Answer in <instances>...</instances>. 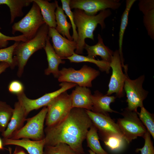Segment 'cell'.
I'll return each mask as SVG.
<instances>
[{
	"instance_id": "obj_19",
	"label": "cell",
	"mask_w": 154,
	"mask_h": 154,
	"mask_svg": "<svg viewBox=\"0 0 154 154\" xmlns=\"http://www.w3.org/2000/svg\"><path fill=\"white\" fill-rule=\"evenodd\" d=\"M44 49L46 55L48 63V68L44 70V74L47 75L52 74L54 78H58L60 73L59 66L60 64H64L65 61L56 53L51 44L48 36Z\"/></svg>"
},
{
	"instance_id": "obj_13",
	"label": "cell",
	"mask_w": 154,
	"mask_h": 154,
	"mask_svg": "<svg viewBox=\"0 0 154 154\" xmlns=\"http://www.w3.org/2000/svg\"><path fill=\"white\" fill-rule=\"evenodd\" d=\"M48 36L52 38V46L55 52L62 59L70 57L75 53L77 42L63 37L55 28L49 27Z\"/></svg>"
},
{
	"instance_id": "obj_18",
	"label": "cell",
	"mask_w": 154,
	"mask_h": 154,
	"mask_svg": "<svg viewBox=\"0 0 154 154\" xmlns=\"http://www.w3.org/2000/svg\"><path fill=\"white\" fill-rule=\"evenodd\" d=\"M70 94L72 108L92 110V104L91 97L92 94L89 88L77 85Z\"/></svg>"
},
{
	"instance_id": "obj_7",
	"label": "cell",
	"mask_w": 154,
	"mask_h": 154,
	"mask_svg": "<svg viewBox=\"0 0 154 154\" xmlns=\"http://www.w3.org/2000/svg\"><path fill=\"white\" fill-rule=\"evenodd\" d=\"M100 71L86 65L79 70L63 68L60 70L58 80L60 82L74 83L87 88L92 86V82L100 74Z\"/></svg>"
},
{
	"instance_id": "obj_23",
	"label": "cell",
	"mask_w": 154,
	"mask_h": 154,
	"mask_svg": "<svg viewBox=\"0 0 154 154\" xmlns=\"http://www.w3.org/2000/svg\"><path fill=\"white\" fill-rule=\"evenodd\" d=\"M55 14L56 23L55 29L56 30L64 37H66L70 40H73L70 33L72 25L67 21V16L65 14L64 11L62 8L59 6L58 4L57 5Z\"/></svg>"
},
{
	"instance_id": "obj_38",
	"label": "cell",
	"mask_w": 154,
	"mask_h": 154,
	"mask_svg": "<svg viewBox=\"0 0 154 154\" xmlns=\"http://www.w3.org/2000/svg\"><path fill=\"white\" fill-rule=\"evenodd\" d=\"M13 154H26L24 151L22 150H15Z\"/></svg>"
},
{
	"instance_id": "obj_15",
	"label": "cell",
	"mask_w": 154,
	"mask_h": 154,
	"mask_svg": "<svg viewBox=\"0 0 154 154\" xmlns=\"http://www.w3.org/2000/svg\"><path fill=\"white\" fill-rule=\"evenodd\" d=\"M13 109L12 116L7 127L2 133L3 138H10L23 127L26 121L27 115L24 107L18 101L15 103Z\"/></svg>"
},
{
	"instance_id": "obj_4",
	"label": "cell",
	"mask_w": 154,
	"mask_h": 154,
	"mask_svg": "<svg viewBox=\"0 0 154 154\" xmlns=\"http://www.w3.org/2000/svg\"><path fill=\"white\" fill-rule=\"evenodd\" d=\"M137 112L126 108L121 114L122 117L117 119L116 123L127 143L138 137H143L147 130L139 119Z\"/></svg>"
},
{
	"instance_id": "obj_29",
	"label": "cell",
	"mask_w": 154,
	"mask_h": 154,
	"mask_svg": "<svg viewBox=\"0 0 154 154\" xmlns=\"http://www.w3.org/2000/svg\"><path fill=\"white\" fill-rule=\"evenodd\" d=\"M13 109L5 102L0 101V132L6 129L12 116Z\"/></svg>"
},
{
	"instance_id": "obj_31",
	"label": "cell",
	"mask_w": 154,
	"mask_h": 154,
	"mask_svg": "<svg viewBox=\"0 0 154 154\" xmlns=\"http://www.w3.org/2000/svg\"><path fill=\"white\" fill-rule=\"evenodd\" d=\"M43 154H80L74 150L69 145L62 143L54 146L45 145Z\"/></svg>"
},
{
	"instance_id": "obj_33",
	"label": "cell",
	"mask_w": 154,
	"mask_h": 154,
	"mask_svg": "<svg viewBox=\"0 0 154 154\" xmlns=\"http://www.w3.org/2000/svg\"><path fill=\"white\" fill-rule=\"evenodd\" d=\"M70 0H61L62 8L70 19L72 28L73 34L72 37L73 40L77 42L78 40V35L76 30V27L74 22L73 12L71 11L70 7Z\"/></svg>"
},
{
	"instance_id": "obj_41",
	"label": "cell",
	"mask_w": 154,
	"mask_h": 154,
	"mask_svg": "<svg viewBox=\"0 0 154 154\" xmlns=\"http://www.w3.org/2000/svg\"><path fill=\"white\" fill-rule=\"evenodd\" d=\"M9 154H11V149L10 148H9Z\"/></svg>"
},
{
	"instance_id": "obj_30",
	"label": "cell",
	"mask_w": 154,
	"mask_h": 154,
	"mask_svg": "<svg viewBox=\"0 0 154 154\" xmlns=\"http://www.w3.org/2000/svg\"><path fill=\"white\" fill-rule=\"evenodd\" d=\"M140 120L147 130L154 139V116L144 106L141 108L139 112L137 113Z\"/></svg>"
},
{
	"instance_id": "obj_36",
	"label": "cell",
	"mask_w": 154,
	"mask_h": 154,
	"mask_svg": "<svg viewBox=\"0 0 154 154\" xmlns=\"http://www.w3.org/2000/svg\"><path fill=\"white\" fill-rule=\"evenodd\" d=\"M9 91L17 95L24 92V87L22 84L18 80L12 81L8 86Z\"/></svg>"
},
{
	"instance_id": "obj_34",
	"label": "cell",
	"mask_w": 154,
	"mask_h": 154,
	"mask_svg": "<svg viewBox=\"0 0 154 154\" xmlns=\"http://www.w3.org/2000/svg\"><path fill=\"white\" fill-rule=\"evenodd\" d=\"M145 140L143 146L136 149V151H140L141 154H154V148L151 139V135L147 131L143 137Z\"/></svg>"
},
{
	"instance_id": "obj_21",
	"label": "cell",
	"mask_w": 154,
	"mask_h": 154,
	"mask_svg": "<svg viewBox=\"0 0 154 154\" xmlns=\"http://www.w3.org/2000/svg\"><path fill=\"white\" fill-rule=\"evenodd\" d=\"M98 42L95 45L90 46L86 43L84 49L87 52L89 58L95 59L97 56H100L102 60L110 63L114 52L105 46L100 35L98 36Z\"/></svg>"
},
{
	"instance_id": "obj_24",
	"label": "cell",
	"mask_w": 154,
	"mask_h": 154,
	"mask_svg": "<svg viewBox=\"0 0 154 154\" xmlns=\"http://www.w3.org/2000/svg\"><path fill=\"white\" fill-rule=\"evenodd\" d=\"M135 0L126 1L125 7L121 17V23L119 34V47L118 50L121 60L122 67L124 68V60L122 52V44L124 33L128 23V16L130 9Z\"/></svg>"
},
{
	"instance_id": "obj_1",
	"label": "cell",
	"mask_w": 154,
	"mask_h": 154,
	"mask_svg": "<svg viewBox=\"0 0 154 154\" xmlns=\"http://www.w3.org/2000/svg\"><path fill=\"white\" fill-rule=\"evenodd\" d=\"M93 123L85 109L74 108L62 121L44 130L45 145L54 146L62 143L74 150L84 154L83 142Z\"/></svg>"
},
{
	"instance_id": "obj_14",
	"label": "cell",
	"mask_w": 154,
	"mask_h": 154,
	"mask_svg": "<svg viewBox=\"0 0 154 154\" xmlns=\"http://www.w3.org/2000/svg\"><path fill=\"white\" fill-rule=\"evenodd\" d=\"M85 110L93 124L98 129L100 135L115 134L123 137L117 123L109 115H104Z\"/></svg>"
},
{
	"instance_id": "obj_40",
	"label": "cell",
	"mask_w": 154,
	"mask_h": 154,
	"mask_svg": "<svg viewBox=\"0 0 154 154\" xmlns=\"http://www.w3.org/2000/svg\"><path fill=\"white\" fill-rule=\"evenodd\" d=\"M88 151L89 152L88 154H96L90 149Z\"/></svg>"
},
{
	"instance_id": "obj_28",
	"label": "cell",
	"mask_w": 154,
	"mask_h": 154,
	"mask_svg": "<svg viewBox=\"0 0 154 154\" xmlns=\"http://www.w3.org/2000/svg\"><path fill=\"white\" fill-rule=\"evenodd\" d=\"M64 59L68 60L70 62L78 63L87 62L95 64L102 72H104L107 74L109 73L110 69V63L103 60H96L76 54L75 52L71 56Z\"/></svg>"
},
{
	"instance_id": "obj_12",
	"label": "cell",
	"mask_w": 154,
	"mask_h": 154,
	"mask_svg": "<svg viewBox=\"0 0 154 154\" xmlns=\"http://www.w3.org/2000/svg\"><path fill=\"white\" fill-rule=\"evenodd\" d=\"M121 5L117 0H70L69 4L71 9L81 10L90 16L96 15L98 11L108 8L117 9Z\"/></svg>"
},
{
	"instance_id": "obj_5",
	"label": "cell",
	"mask_w": 154,
	"mask_h": 154,
	"mask_svg": "<svg viewBox=\"0 0 154 154\" xmlns=\"http://www.w3.org/2000/svg\"><path fill=\"white\" fill-rule=\"evenodd\" d=\"M32 3V7L28 13L12 26V34L20 32L27 40L33 38L40 27L45 23L39 6L33 1Z\"/></svg>"
},
{
	"instance_id": "obj_16",
	"label": "cell",
	"mask_w": 154,
	"mask_h": 154,
	"mask_svg": "<svg viewBox=\"0 0 154 154\" xmlns=\"http://www.w3.org/2000/svg\"><path fill=\"white\" fill-rule=\"evenodd\" d=\"M92 106L91 111L94 113L109 115V113L118 112L112 109L110 104L115 101L116 97L104 95L98 90L94 91L91 97Z\"/></svg>"
},
{
	"instance_id": "obj_3",
	"label": "cell",
	"mask_w": 154,
	"mask_h": 154,
	"mask_svg": "<svg viewBox=\"0 0 154 154\" xmlns=\"http://www.w3.org/2000/svg\"><path fill=\"white\" fill-rule=\"evenodd\" d=\"M48 28V26L44 24L33 38L25 42H20L15 49L13 58L18 67L17 74L19 77L22 74L24 67L31 56L45 46Z\"/></svg>"
},
{
	"instance_id": "obj_37",
	"label": "cell",
	"mask_w": 154,
	"mask_h": 154,
	"mask_svg": "<svg viewBox=\"0 0 154 154\" xmlns=\"http://www.w3.org/2000/svg\"><path fill=\"white\" fill-rule=\"evenodd\" d=\"M9 67L7 63L4 62H0V74L5 71L6 69Z\"/></svg>"
},
{
	"instance_id": "obj_17",
	"label": "cell",
	"mask_w": 154,
	"mask_h": 154,
	"mask_svg": "<svg viewBox=\"0 0 154 154\" xmlns=\"http://www.w3.org/2000/svg\"><path fill=\"white\" fill-rule=\"evenodd\" d=\"M2 142L3 145H13L23 147L29 154H43L45 145L44 139L35 141L27 138L17 139L3 138Z\"/></svg>"
},
{
	"instance_id": "obj_20",
	"label": "cell",
	"mask_w": 154,
	"mask_h": 154,
	"mask_svg": "<svg viewBox=\"0 0 154 154\" xmlns=\"http://www.w3.org/2000/svg\"><path fill=\"white\" fill-rule=\"evenodd\" d=\"M138 6L139 10L144 15L143 22L148 34L154 39V0H141Z\"/></svg>"
},
{
	"instance_id": "obj_9",
	"label": "cell",
	"mask_w": 154,
	"mask_h": 154,
	"mask_svg": "<svg viewBox=\"0 0 154 154\" xmlns=\"http://www.w3.org/2000/svg\"><path fill=\"white\" fill-rule=\"evenodd\" d=\"M145 79L144 75L139 76L136 79H130L126 73L123 89L125 92L128 110L138 112V108L144 106L143 102L146 98L149 92L143 89V84Z\"/></svg>"
},
{
	"instance_id": "obj_6",
	"label": "cell",
	"mask_w": 154,
	"mask_h": 154,
	"mask_svg": "<svg viewBox=\"0 0 154 154\" xmlns=\"http://www.w3.org/2000/svg\"><path fill=\"white\" fill-rule=\"evenodd\" d=\"M47 112L45 118L47 127L52 126L64 119L72 108L71 94L67 91L60 94L47 106Z\"/></svg>"
},
{
	"instance_id": "obj_8",
	"label": "cell",
	"mask_w": 154,
	"mask_h": 154,
	"mask_svg": "<svg viewBox=\"0 0 154 154\" xmlns=\"http://www.w3.org/2000/svg\"><path fill=\"white\" fill-rule=\"evenodd\" d=\"M47 111V106L44 107L36 115L26 119V124L10 138L15 139L27 138L35 141L44 139V123Z\"/></svg>"
},
{
	"instance_id": "obj_22",
	"label": "cell",
	"mask_w": 154,
	"mask_h": 154,
	"mask_svg": "<svg viewBox=\"0 0 154 154\" xmlns=\"http://www.w3.org/2000/svg\"><path fill=\"white\" fill-rule=\"evenodd\" d=\"M39 6L43 20L49 27L56 28L55 12L58 4L57 1L50 3L44 0H33Z\"/></svg>"
},
{
	"instance_id": "obj_10",
	"label": "cell",
	"mask_w": 154,
	"mask_h": 154,
	"mask_svg": "<svg viewBox=\"0 0 154 154\" xmlns=\"http://www.w3.org/2000/svg\"><path fill=\"white\" fill-rule=\"evenodd\" d=\"M110 65L112 72L108 85V89L106 94L111 96L115 93L116 98H122L125 95L123 87L128 69L124 70V74L118 50L114 52Z\"/></svg>"
},
{
	"instance_id": "obj_26",
	"label": "cell",
	"mask_w": 154,
	"mask_h": 154,
	"mask_svg": "<svg viewBox=\"0 0 154 154\" xmlns=\"http://www.w3.org/2000/svg\"><path fill=\"white\" fill-rule=\"evenodd\" d=\"M100 135L106 146L114 153L119 152L123 150L127 143L123 137L118 135L112 134Z\"/></svg>"
},
{
	"instance_id": "obj_25",
	"label": "cell",
	"mask_w": 154,
	"mask_h": 154,
	"mask_svg": "<svg viewBox=\"0 0 154 154\" xmlns=\"http://www.w3.org/2000/svg\"><path fill=\"white\" fill-rule=\"evenodd\" d=\"M33 2V0H0V5H6L9 8L11 24L16 18L23 16V8L29 6Z\"/></svg>"
},
{
	"instance_id": "obj_11",
	"label": "cell",
	"mask_w": 154,
	"mask_h": 154,
	"mask_svg": "<svg viewBox=\"0 0 154 154\" xmlns=\"http://www.w3.org/2000/svg\"><path fill=\"white\" fill-rule=\"evenodd\" d=\"M77 85L75 83L62 82L59 84L60 88L54 92L46 94L41 97L35 99L28 98L24 92L17 95L18 101L24 107L26 114L31 111L37 110L42 107L47 106L54 98L60 94L75 87Z\"/></svg>"
},
{
	"instance_id": "obj_32",
	"label": "cell",
	"mask_w": 154,
	"mask_h": 154,
	"mask_svg": "<svg viewBox=\"0 0 154 154\" xmlns=\"http://www.w3.org/2000/svg\"><path fill=\"white\" fill-rule=\"evenodd\" d=\"M20 41H15L12 45L0 49V62H5L9 67L13 69L16 66L13 57L15 49Z\"/></svg>"
},
{
	"instance_id": "obj_2",
	"label": "cell",
	"mask_w": 154,
	"mask_h": 154,
	"mask_svg": "<svg viewBox=\"0 0 154 154\" xmlns=\"http://www.w3.org/2000/svg\"><path fill=\"white\" fill-rule=\"evenodd\" d=\"M73 12L75 24L77 28L78 38L77 47L75 52L78 54H83L86 44L85 39L89 38L94 40V32L98 24L102 29L105 27V19L112 13L107 9L100 11L97 15L90 16L80 9H74Z\"/></svg>"
},
{
	"instance_id": "obj_27",
	"label": "cell",
	"mask_w": 154,
	"mask_h": 154,
	"mask_svg": "<svg viewBox=\"0 0 154 154\" xmlns=\"http://www.w3.org/2000/svg\"><path fill=\"white\" fill-rule=\"evenodd\" d=\"M98 129L93 124L88 130L86 139L87 146L96 154H109L102 147L99 141Z\"/></svg>"
},
{
	"instance_id": "obj_39",
	"label": "cell",
	"mask_w": 154,
	"mask_h": 154,
	"mask_svg": "<svg viewBox=\"0 0 154 154\" xmlns=\"http://www.w3.org/2000/svg\"><path fill=\"white\" fill-rule=\"evenodd\" d=\"M3 145L2 141L0 138V149H3Z\"/></svg>"
},
{
	"instance_id": "obj_35",
	"label": "cell",
	"mask_w": 154,
	"mask_h": 154,
	"mask_svg": "<svg viewBox=\"0 0 154 154\" xmlns=\"http://www.w3.org/2000/svg\"><path fill=\"white\" fill-rule=\"evenodd\" d=\"M9 40L25 42L27 40L22 35L17 36L10 37L4 35L0 32V48L6 47L8 44Z\"/></svg>"
}]
</instances>
